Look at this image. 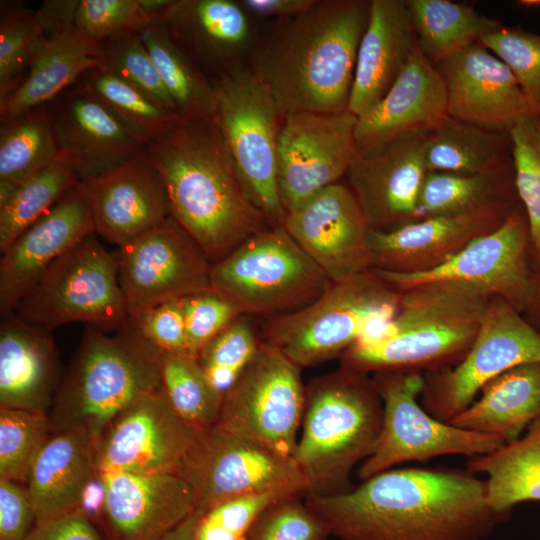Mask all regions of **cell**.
<instances>
[{"instance_id":"c3c4849f","label":"cell","mask_w":540,"mask_h":540,"mask_svg":"<svg viewBox=\"0 0 540 540\" xmlns=\"http://www.w3.org/2000/svg\"><path fill=\"white\" fill-rule=\"evenodd\" d=\"M480 43L511 70L536 118H540V35L502 26Z\"/></svg>"},{"instance_id":"4fadbf2b","label":"cell","mask_w":540,"mask_h":540,"mask_svg":"<svg viewBox=\"0 0 540 540\" xmlns=\"http://www.w3.org/2000/svg\"><path fill=\"white\" fill-rule=\"evenodd\" d=\"M301 370L262 339L225 393L216 425L293 457L305 406Z\"/></svg>"},{"instance_id":"7402d4cb","label":"cell","mask_w":540,"mask_h":540,"mask_svg":"<svg viewBox=\"0 0 540 540\" xmlns=\"http://www.w3.org/2000/svg\"><path fill=\"white\" fill-rule=\"evenodd\" d=\"M447 91L449 116L509 133L535 114L509 67L480 42L437 66Z\"/></svg>"},{"instance_id":"d6986e66","label":"cell","mask_w":540,"mask_h":540,"mask_svg":"<svg viewBox=\"0 0 540 540\" xmlns=\"http://www.w3.org/2000/svg\"><path fill=\"white\" fill-rule=\"evenodd\" d=\"M521 202L501 199L455 214L419 219L392 230L372 231V268L419 274L446 263L473 240L497 229Z\"/></svg>"},{"instance_id":"cb8c5ba5","label":"cell","mask_w":540,"mask_h":540,"mask_svg":"<svg viewBox=\"0 0 540 540\" xmlns=\"http://www.w3.org/2000/svg\"><path fill=\"white\" fill-rule=\"evenodd\" d=\"M92 234L93 217L80 182L1 253V317L13 312L56 260Z\"/></svg>"},{"instance_id":"8d00e7d4","label":"cell","mask_w":540,"mask_h":540,"mask_svg":"<svg viewBox=\"0 0 540 540\" xmlns=\"http://www.w3.org/2000/svg\"><path fill=\"white\" fill-rule=\"evenodd\" d=\"M154 62L177 114L182 119L214 118V87L211 79L182 49L166 23L158 18L138 32Z\"/></svg>"},{"instance_id":"60d3db41","label":"cell","mask_w":540,"mask_h":540,"mask_svg":"<svg viewBox=\"0 0 540 540\" xmlns=\"http://www.w3.org/2000/svg\"><path fill=\"white\" fill-rule=\"evenodd\" d=\"M519 198L514 169L485 175L427 172L417 200L415 220L460 213L488 202Z\"/></svg>"},{"instance_id":"b9f144b4","label":"cell","mask_w":540,"mask_h":540,"mask_svg":"<svg viewBox=\"0 0 540 540\" xmlns=\"http://www.w3.org/2000/svg\"><path fill=\"white\" fill-rule=\"evenodd\" d=\"M162 389L176 413L202 431L214 426L223 395L191 355L158 351Z\"/></svg>"},{"instance_id":"f1b7e54d","label":"cell","mask_w":540,"mask_h":540,"mask_svg":"<svg viewBox=\"0 0 540 540\" xmlns=\"http://www.w3.org/2000/svg\"><path fill=\"white\" fill-rule=\"evenodd\" d=\"M58 386V350L51 331L14 312L2 316L0 408L47 414Z\"/></svg>"},{"instance_id":"277c9868","label":"cell","mask_w":540,"mask_h":540,"mask_svg":"<svg viewBox=\"0 0 540 540\" xmlns=\"http://www.w3.org/2000/svg\"><path fill=\"white\" fill-rule=\"evenodd\" d=\"M490 298L446 282L400 292L395 315L340 357L343 367L370 374L428 373L459 363L480 329Z\"/></svg>"},{"instance_id":"11a10c76","label":"cell","mask_w":540,"mask_h":540,"mask_svg":"<svg viewBox=\"0 0 540 540\" xmlns=\"http://www.w3.org/2000/svg\"><path fill=\"white\" fill-rule=\"evenodd\" d=\"M35 525L26 486L0 478V540H25Z\"/></svg>"},{"instance_id":"94428289","label":"cell","mask_w":540,"mask_h":540,"mask_svg":"<svg viewBox=\"0 0 540 540\" xmlns=\"http://www.w3.org/2000/svg\"><path fill=\"white\" fill-rule=\"evenodd\" d=\"M517 5L526 9L540 8V0H519Z\"/></svg>"},{"instance_id":"9c48e42d","label":"cell","mask_w":540,"mask_h":540,"mask_svg":"<svg viewBox=\"0 0 540 540\" xmlns=\"http://www.w3.org/2000/svg\"><path fill=\"white\" fill-rule=\"evenodd\" d=\"M215 120L243 189L271 227L285 217L277 184L279 133L283 119L265 86L242 64L211 78Z\"/></svg>"},{"instance_id":"f35d334b","label":"cell","mask_w":540,"mask_h":540,"mask_svg":"<svg viewBox=\"0 0 540 540\" xmlns=\"http://www.w3.org/2000/svg\"><path fill=\"white\" fill-rule=\"evenodd\" d=\"M46 105L0 121V206L27 178L60 154Z\"/></svg>"},{"instance_id":"5bb4252c","label":"cell","mask_w":540,"mask_h":540,"mask_svg":"<svg viewBox=\"0 0 540 540\" xmlns=\"http://www.w3.org/2000/svg\"><path fill=\"white\" fill-rule=\"evenodd\" d=\"M540 363V333L507 301L491 298L480 329L463 359L424 374L420 404L433 417L450 422L482 387L505 371Z\"/></svg>"},{"instance_id":"f546056e","label":"cell","mask_w":540,"mask_h":540,"mask_svg":"<svg viewBox=\"0 0 540 540\" xmlns=\"http://www.w3.org/2000/svg\"><path fill=\"white\" fill-rule=\"evenodd\" d=\"M416 44L405 0H371L347 110L358 117L372 108L399 76Z\"/></svg>"},{"instance_id":"e0dca14e","label":"cell","mask_w":540,"mask_h":540,"mask_svg":"<svg viewBox=\"0 0 540 540\" xmlns=\"http://www.w3.org/2000/svg\"><path fill=\"white\" fill-rule=\"evenodd\" d=\"M117 261L129 319L165 301L211 288V262L172 216L119 248Z\"/></svg>"},{"instance_id":"ee69618b","label":"cell","mask_w":540,"mask_h":540,"mask_svg":"<svg viewBox=\"0 0 540 540\" xmlns=\"http://www.w3.org/2000/svg\"><path fill=\"white\" fill-rule=\"evenodd\" d=\"M53 433L47 414L0 408V478L25 485L33 462Z\"/></svg>"},{"instance_id":"db71d44e","label":"cell","mask_w":540,"mask_h":540,"mask_svg":"<svg viewBox=\"0 0 540 540\" xmlns=\"http://www.w3.org/2000/svg\"><path fill=\"white\" fill-rule=\"evenodd\" d=\"M129 323L156 350L190 355L180 298L158 304Z\"/></svg>"},{"instance_id":"8fae6325","label":"cell","mask_w":540,"mask_h":540,"mask_svg":"<svg viewBox=\"0 0 540 540\" xmlns=\"http://www.w3.org/2000/svg\"><path fill=\"white\" fill-rule=\"evenodd\" d=\"M177 474L201 514L227 499L262 493L305 497L307 480L291 456L216 424L199 431Z\"/></svg>"},{"instance_id":"d590c367","label":"cell","mask_w":540,"mask_h":540,"mask_svg":"<svg viewBox=\"0 0 540 540\" xmlns=\"http://www.w3.org/2000/svg\"><path fill=\"white\" fill-rule=\"evenodd\" d=\"M405 2L418 46L435 67L503 26L497 19L480 14L472 5L450 0Z\"/></svg>"},{"instance_id":"ac0fdd59","label":"cell","mask_w":540,"mask_h":540,"mask_svg":"<svg viewBox=\"0 0 540 540\" xmlns=\"http://www.w3.org/2000/svg\"><path fill=\"white\" fill-rule=\"evenodd\" d=\"M198 433L161 388L119 413L93 441L96 474L177 473Z\"/></svg>"},{"instance_id":"816d5d0a","label":"cell","mask_w":540,"mask_h":540,"mask_svg":"<svg viewBox=\"0 0 540 540\" xmlns=\"http://www.w3.org/2000/svg\"><path fill=\"white\" fill-rule=\"evenodd\" d=\"M302 497L282 498L269 505L254 523L248 540H326L325 523Z\"/></svg>"},{"instance_id":"8992f818","label":"cell","mask_w":540,"mask_h":540,"mask_svg":"<svg viewBox=\"0 0 540 540\" xmlns=\"http://www.w3.org/2000/svg\"><path fill=\"white\" fill-rule=\"evenodd\" d=\"M161 388L158 352L130 323L114 334L86 326L49 418L54 432L94 441L119 413Z\"/></svg>"},{"instance_id":"9f6ffc18","label":"cell","mask_w":540,"mask_h":540,"mask_svg":"<svg viewBox=\"0 0 540 540\" xmlns=\"http://www.w3.org/2000/svg\"><path fill=\"white\" fill-rule=\"evenodd\" d=\"M25 540H101L91 519L76 509L54 520L34 525Z\"/></svg>"},{"instance_id":"1f68e13d","label":"cell","mask_w":540,"mask_h":540,"mask_svg":"<svg viewBox=\"0 0 540 540\" xmlns=\"http://www.w3.org/2000/svg\"><path fill=\"white\" fill-rule=\"evenodd\" d=\"M93 440L77 431L54 432L33 462L26 489L35 525L64 516L82 504L95 478Z\"/></svg>"},{"instance_id":"52a82bcc","label":"cell","mask_w":540,"mask_h":540,"mask_svg":"<svg viewBox=\"0 0 540 540\" xmlns=\"http://www.w3.org/2000/svg\"><path fill=\"white\" fill-rule=\"evenodd\" d=\"M400 292L371 269L329 287L295 312L268 319L264 341L301 369L341 357L396 313Z\"/></svg>"},{"instance_id":"6f0895ef","label":"cell","mask_w":540,"mask_h":540,"mask_svg":"<svg viewBox=\"0 0 540 540\" xmlns=\"http://www.w3.org/2000/svg\"><path fill=\"white\" fill-rule=\"evenodd\" d=\"M252 17L279 20L300 14L315 0H239Z\"/></svg>"},{"instance_id":"91938a15","label":"cell","mask_w":540,"mask_h":540,"mask_svg":"<svg viewBox=\"0 0 540 540\" xmlns=\"http://www.w3.org/2000/svg\"><path fill=\"white\" fill-rule=\"evenodd\" d=\"M199 514L194 512L167 533L161 540H195Z\"/></svg>"},{"instance_id":"4316f807","label":"cell","mask_w":540,"mask_h":540,"mask_svg":"<svg viewBox=\"0 0 540 540\" xmlns=\"http://www.w3.org/2000/svg\"><path fill=\"white\" fill-rule=\"evenodd\" d=\"M448 116L444 80L417 43L386 94L357 117V151L377 152L405 134L434 129Z\"/></svg>"},{"instance_id":"681fc988","label":"cell","mask_w":540,"mask_h":540,"mask_svg":"<svg viewBox=\"0 0 540 540\" xmlns=\"http://www.w3.org/2000/svg\"><path fill=\"white\" fill-rule=\"evenodd\" d=\"M285 497L291 496L262 493L219 502L198 513L195 540H248L260 514L269 505Z\"/></svg>"},{"instance_id":"3957f363","label":"cell","mask_w":540,"mask_h":540,"mask_svg":"<svg viewBox=\"0 0 540 540\" xmlns=\"http://www.w3.org/2000/svg\"><path fill=\"white\" fill-rule=\"evenodd\" d=\"M173 219L211 264L270 228L248 199L214 118L182 119L146 144Z\"/></svg>"},{"instance_id":"7bdbcfd3","label":"cell","mask_w":540,"mask_h":540,"mask_svg":"<svg viewBox=\"0 0 540 540\" xmlns=\"http://www.w3.org/2000/svg\"><path fill=\"white\" fill-rule=\"evenodd\" d=\"M77 83L127 124L145 144L182 120L101 65L85 72Z\"/></svg>"},{"instance_id":"603a6c76","label":"cell","mask_w":540,"mask_h":540,"mask_svg":"<svg viewBox=\"0 0 540 540\" xmlns=\"http://www.w3.org/2000/svg\"><path fill=\"white\" fill-rule=\"evenodd\" d=\"M82 183L95 233L119 248L171 216L166 188L146 148L115 168Z\"/></svg>"},{"instance_id":"680465c9","label":"cell","mask_w":540,"mask_h":540,"mask_svg":"<svg viewBox=\"0 0 540 540\" xmlns=\"http://www.w3.org/2000/svg\"><path fill=\"white\" fill-rule=\"evenodd\" d=\"M528 295L523 317L540 333V251L529 247Z\"/></svg>"},{"instance_id":"ab89813d","label":"cell","mask_w":540,"mask_h":540,"mask_svg":"<svg viewBox=\"0 0 540 540\" xmlns=\"http://www.w3.org/2000/svg\"><path fill=\"white\" fill-rule=\"evenodd\" d=\"M80 182L74 160L63 151L51 164L23 181L0 206V252Z\"/></svg>"},{"instance_id":"d6a6232c","label":"cell","mask_w":540,"mask_h":540,"mask_svg":"<svg viewBox=\"0 0 540 540\" xmlns=\"http://www.w3.org/2000/svg\"><path fill=\"white\" fill-rule=\"evenodd\" d=\"M540 417V363L513 367L486 383L449 423L499 437L505 444L522 436Z\"/></svg>"},{"instance_id":"6125c7cd","label":"cell","mask_w":540,"mask_h":540,"mask_svg":"<svg viewBox=\"0 0 540 540\" xmlns=\"http://www.w3.org/2000/svg\"><path fill=\"white\" fill-rule=\"evenodd\" d=\"M536 120H537V124H538V126L540 128V118H537Z\"/></svg>"},{"instance_id":"e575fe53","label":"cell","mask_w":540,"mask_h":540,"mask_svg":"<svg viewBox=\"0 0 540 540\" xmlns=\"http://www.w3.org/2000/svg\"><path fill=\"white\" fill-rule=\"evenodd\" d=\"M466 470L486 475V499L498 513L511 515L526 501H540V417L519 439L467 460Z\"/></svg>"},{"instance_id":"9a60e30c","label":"cell","mask_w":540,"mask_h":540,"mask_svg":"<svg viewBox=\"0 0 540 540\" xmlns=\"http://www.w3.org/2000/svg\"><path fill=\"white\" fill-rule=\"evenodd\" d=\"M530 232L519 205L494 231L464 247L441 266L419 274L371 270L398 292L436 282L453 283L488 298H500L522 313L528 295Z\"/></svg>"},{"instance_id":"836d02e7","label":"cell","mask_w":540,"mask_h":540,"mask_svg":"<svg viewBox=\"0 0 540 540\" xmlns=\"http://www.w3.org/2000/svg\"><path fill=\"white\" fill-rule=\"evenodd\" d=\"M424 159L429 172L485 175L514 169L509 133L487 130L451 116L429 131Z\"/></svg>"},{"instance_id":"7dc6e473","label":"cell","mask_w":540,"mask_h":540,"mask_svg":"<svg viewBox=\"0 0 540 540\" xmlns=\"http://www.w3.org/2000/svg\"><path fill=\"white\" fill-rule=\"evenodd\" d=\"M536 119L521 121L509 135L515 188L528 218L530 247L540 251V128Z\"/></svg>"},{"instance_id":"bcb514c9","label":"cell","mask_w":540,"mask_h":540,"mask_svg":"<svg viewBox=\"0 0 540 540\" xmlns=\"http://www.w3.org/2000/svg\"><path fill=\"white\" fill-rule=\"evenodd\" d=\"M100 61L102 67L137 88L156 104L177 114L138 33L125 34L101 43Z\"/></svg>"},{"instance_id":"f907efd6","label":"cell","mask_w":540,"mask_h":540,"mask_svg":"<svg viewBox=\"0 0 540 540\" xmlns=\"http://www.w3.org/2000/svg\"><path fill=\"white\" fill-rule=\"evenodd\" d=\"M151 20L140 0H80L74 14L77 30L100 44L137 33Z\"/></svg>"},{"instance_id":"ffe728a7","label":"cell","mask_w":540,"mask_h":540,"mask_svg":"<svg viewBox=\"0 0 540 540\" xmlns=\"http://www.w3.org/2000/svg\"><path fill=\"white\" fill-rule=\"evenodd\" d=\"M283 228L331 282L372 268L370 228L348 185L332 184L285 213Z\"/></svg>"},{"instance_id":"484cf974","label":"cell","mask_w":540,"mask_h":540,"mask_svg":"<svg viewBox=\"0 0 540 540\" xmlns=\"http://www.w3.org/2000/svg\"><path fill=\"white\" fill-rule=\"evenodd\" d=\"M60 151L76 164L81 182L99 176L146 148L145 142L77 82L46 104Z\"/></svg>"},{"instance_id":"44dd1931","label":"cell","mask_w":540,"mask_h":540,"mask_svg":"<svg viewBox=\"0 0 540 540\" xmlns=\"http://www.w3.org/2000/svg\"><path fill=\"white\" fill-rule=\"evenodd\" d=\"M429 131L405 134L381 150L357 154L346 179L372 231L392 230L415 220L428 172L424 147Z\"/></svg>"},{"instance_id":"f5cc1de1","label":"cell","mask_w":540,"mask_h":540,"mask_svg":"<svg viewBox=\"0 0 540 540\" xmlns=\"http://www.w3.org/2000/svg\"><path fill=\"white\" fill-rule=\"evenodd\" d=\"M186 333L188 351L197 357L200 350L213 337L239 317V309L224 295L209 288L180 298Z\"/></svg>"},{"instance_id":"30bf717a","label":"cell","mask_w":540,"mask_h":540,"mask_svg":"<svg viewBox=\"0 0 540 540\" xmlns=\"http://www.w3.org/2000/svg\"><path fill=\"white\" fill-rule=\"evenodd\" d=\"M13 312L48 331L72 322L101 330L128 327L117 255L96 233L88 236L47 269Z\"/></svg>"},{"instance_id":"f6af8a7d","label":"cell","mask_w":540,"mask_h":540,"mask_svg":"<svg viewBox=\"0 0 540 540\" xmlns=\"http://www.w3.org/2000/svg\"><path fill=\"white\" fill-rule=\"evenodd\" d=\"M261 340L247 315H240L204 345L196 359L224 396L254 357Z\"/></svg>"},{"instance_id":"4dcf8cb0","label":"cell","mask_w":540,"mask_h":540,"mask_svg":"<svg viewBox=\"0 0 540 540\" xmlns=\"http://www.w3.org/2000/svg\"><path fill=\"white\" fill-rule=\"evenodd\" d=\"M74 14L58 22L42 39L25 79L0 101V121L46 105L101 64V44L77 30Z\"/></svg>"},{"instance_id":"74e56055","label":"cell","mask_w":540,"mask_h":540,"mask_svg":"<svg viewBox=\"0 0 540 540\" xmlns=\"http://www.w3.org/2000/svg\"><path fill=\"white\" fill-rule=\"evenodd\" d=\"M78 0H48L33 10L22 2L1 4L0 101L25 79L47 32L76 11Z\"/></svg>"},{"instance_id":"5b68a950","label":"cell","mask_w":540,"mask_h":540,"mask_svg":"<svg viewBox=\"0 0 540 540\" xmlns=\"http://www.w3.org/2000/svg\"><path fill=\"white\" fill-rule=\"evenodd\" d=\"M382 421V398L369 374L341 366L312 379L306 385L301 431L293 454L310 493L332 495L351 490V473L373 452Z\"/></svg>"},{"instance_id":"7a4b0ae2","label":"cell","mask_w":540,"mask_h":540,"mask_svg":"<svg viewBox=\"0 0 540 540\" xmlns=\"http://www.w3.org/2000/svg\"><path fill=\"white\" fill-rule=\"evenodd\" d=\"M370 1L315 0L298 15L273 20L257 36L247 65L282 117L347 110Z\"/></svg>"},{"instance_id":"2e32d148","label":"cell","mask_w":540,"mask_h":540,"mask_svg":"<svg viewBox=\"0 0 540 540\" xmlns=\"http://www.w3.org/2000/svg\"><path fill=\"white\" fill-rule=\"evenodd\" d=\"M356 123L348 110L295 112L282 119L277 184L285 213L346 176L358 154Z\"/></svg>"},{"instance_id":"6da1fadb","label":"cell","mask_w":540,"mask_h":540,"mask_svg":"<svg viewBox=\"0 0 540 540\" xmlns=\"http://www.w3.org/2000/svg\"><path fill=\"white\" fill-rule=\"evenodd\" d=\"M304 501L341 540H485L511 516L489 506L485 480L450 468H392Z\"/></svg>"},{"instance_id":"7c38bea8","label":"cell","mask_w":540,"mask_h":540,"mask_svg":"<svg viewBox=\"0 0 540 540\" xmlns=\"http://www.w3.org/2000/svg\"><path fill=\"white\" fill-rule=\"evenodd\" d=\"M373 378L383 402V421L373 452L358 467L361 481L405 462L446 455L471 458L505 444L497 436L463 429L430 415L419 401L423 373L379 372Z\"/></svg>"},{"instance_id":"ba28073f","label":"cell","mask_w":540,"mask_h":540,"mask_svg":"<svg viewBox=\"0 0 540 540\" xmlns=\"http://www.w3.org/2000/svg\"><path fill=\"white\" fill-rule=\"evenodd\" d=\"M210 284L241 314L272 319L312 303L331 281L281 225L252 235L213 263Z\"/></svg>"},{"instance_id":"d4e9b609","label":"cell","mask_w":540,"mask_h":540,"mask_svg":"<svg viewBox=\"0 0 540 540\" xmlns=\"http://www.w3.org/2000/svg\"><path fill=\"white\" fill-rule=\"evenodd\" d=\"M100 516L110 540H161L195 512L188 484L177 473L108 472Z\"/></svg>"},{"instance_id":"83f0119b","label":"cell","mask_w":540,"mask_h":540,"mask_svg":"<svg viewBox=\"0 0 540 540\" xmlns=\"http://www.w3.org/2000/svg\"><path fill=\"white\" fill-rule=\"evenodd\" d=\"M253 18L239 0H173L160 19L211 79L247 63L258 36Z\"/></svg>"}]
</instances>
